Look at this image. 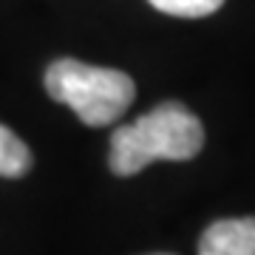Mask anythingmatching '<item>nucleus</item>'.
<instances>
[{
	"mask_svg": "<svg viewBox=\"0 0 255 255\" xmlns=\"http://www.w3.org/2000/svg\"><path fill=\"white\" fill-rule=\"evenodd\" d=\"M204 147V128L182 102H162L111 136V170L136 176L153 162H187Z\"/></svg>",
	"mask_w": 255,
	"mask_h": 255,
	"instance_id": "obj_1",
	"label": "nucleus"
},
{
	"mask_svg": "<svg viewBox=\"0 0 255 255\" xmlns=\"http://www.w3.org/2000/svg\"><path fill=\"white\" fill-rule=\"evenodd\" d=\"M31 170V150L23 139L0 125V176L3 179H20Z\"/></svg>",
	"mask_w": 255,
	"mask_h": 255,
	"instance_id": "obj_4",
	"label": "nucleus"
},
{
	"mask_svg": "<svg viewBox=\"0 0 255 255\" xmlns=\"http://www.w3.org/2000/svg\"><path fill=\"white\" fill-rule=\"evenodd\" d=\"M147 3L173 17H207L216 9H221L224 0H147Z\"/></svg>",
	"mask_w": 255,
	"mask_h": 255,
	"instance_id": "obj_5",
	"label": "nucleus"
},
{
	"mask_svg": "<svg viewBox=\"0 0 255 255\" xmlns=\"http://www.w3.org/2000/svg\"><path fill=\"white\" fill-rule=\"evenodd\" d=\"M199 255H255V216L213 221L199 238Z\"/></svg>",
	"mask_w": 255,
	"mask_h": 255,
	"instance_id": "obj_3",
	"label": "nucleus"
},
{
	"mask_svg": "<svg viewBox=\"0 0 255 255\" xmlns=\"http://www.w3.org/2000/svg\"><path fill=\"white\" fill-rule=\"evenodd\" d=\"M156 255H170V253H156Z\"/></svg>",
	"mask_w": 255,
	"mask_h": 255,
	"instance_id": "obj_6",
	"label": "nucleus"
},
{
	"mask_svg": "<svg viewBox=\"0 0 255 255\" xmlns=\"http://www.w3.org/2000/svg\"><path fill=\"white\" fill-rule=\"evenodd\" d=\"M46 91L51 100L63 102L91 128L111 125L130 108L136 85L125 71L88 65L80 60H54L46 68Z\"/></svg>",
	"mask_w": 255,
	"mask_h": 255,
	"instance_id": "obj_2",
	"label": "nucleus"
}]
</instances>
